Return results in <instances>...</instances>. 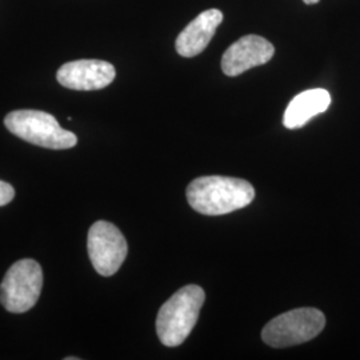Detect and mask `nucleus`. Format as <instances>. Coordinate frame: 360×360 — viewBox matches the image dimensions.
<instances>
[{
    "label": "nucleus",
    "mask_w": 360,
    "mask_h": 360,
    "mask_svg": "<svg viewBox=\"0 0 360 360\" xmlns=\"http://www.w3.org/2000/svg\"><path fill=\"white\" fill-rule=\"evenodd\" d=\"M255 190L247 180L229 176H202L187 187V200L199 214L218 217L248 206Z\"/></svg>",
    "instance_id": "obj_1"
},
{
    "label": "nucleus",
    "mask_w": 360,
    "mask_h": 360,
    "mask_svg": "<svg viewBox=\"0 0 360 360\" xmlns=\"http://www.w3.org/2000/svg\"><path fill=\"white\" fill-rule=\"evenodd\" d=\"M206 294L202 287L190 284L168 299L160 307L156 318V333L162 345L178 347L198 322Z\"/></svg>",
    "instance_id": "obj_2"
},
{
    "label": "nucleus",
    "mask_w": 360,
    "mask_h": 360,
    "mask_svg": "<svg viewBox=\"0 0 360 360\" xmlns=\"http://www.w3.org/2000/svg\"><path fill=\"white\" fill-rule=\"evenodd\" d=\"M7 129L26 142L50 150L75 147L77 135L62 129L55 116L37 110H18L4 119Z\"/></svg>",
    "instance_id": "obj_3"
},
{
    "label": "nucleus",
    "mask_w": 360,
    "mask_h": 360,
    "mask_svg": "<svg viewBox=\"0 0 360 360\" xmlns=\"http://www.w3.org/2000/svg\"><path fill=\"white\" fill-rule=\"evenodd\" d=\"M326 316L316 309H296L276 316L266 324L262 339L274 348H285L306 343L321 334Z\"/></svg>",
    "instance_id": "obj_4"
},
{
    "label": "nucleus",
    "mask_w": 360,
    "mask_h": 360,
    "mask_svg": "<svg viewBox=\"0 0 360 360\" xmlns=\"http://www.w3.org/2000/svg\"><path fill=\"white\" fill-rule=\"evenodd\" d=\"M43 288V271L38 262L22 259L13 263L0 284V302L3 307L23 314L32 309Z\"/></svg>",
    "instance_id": "obj_5"
},
{
    "label": "nucleus",
    "mask_w": 360,
    "mask_h": 360,
    "mask_svg": "<svg viewBox=\"0 0 360 360\" xmlns=\"http://www.w3.org/2000/svg\"><path fill=\"white\" fill-rule=\"evenodd\" d=\"M87 248L94 269L102 276L116 274L129 252L123 233L105 220H99L91 226Z\"/></svg>",
    "instance_id": "obj_6"
},
{
    "label": "nucleus",
    "mask_w": 360,
    "mask_h": 360,
    "mask_svg": "<svg viewBox=\"0 0 360 360\" xmlns=\"http://www.w3.org/2000/svg\"><path fill=\"white\" fill-rule=\"evenodd\" d=\"M116 77L115 67L103 60L83 59L62 65L58 70V82L70 90H102Z\"/></svg>",
    "instance_id": "obj_7"
},
{
    "label": "nucleus",
    "mask_w": 360,
    "mask_h": 360,
    "mask_svg": "<svg viewBox=\"0 0 360 360\" xmlns=\"http://www.w3.org/2000/svg\"><path fill=\"white\" fill-rule=\"evenodd\" d=\"M274 53L275 49L267 39L245 35L223 53L221 70L227 77H238L254 67L269 63Z\"/></svg>",
    "instance_id": "obj_8"
},
{
    "label": "nucleus",
    "mask_w": 360,
    "mask_h": 360,
    "mask_svg": "<svg viewBox=\"0 0 360 360\" xmlns=\"http://www.w3.org/2000/svg\"><path fill=\"white\" fill-rule=\"evenodd\" d=\"M223 22V13L217 8L199 13L176 38L175 49L183 58H193L205 51Z\"/></svg>",
    "instance_id": "obj_9"
},
{
    "label": "nucleus",
    "mask_w": 360,
    "mask_h": 360,
    "mask_svg": "<svg viewBox=\"0 0 360 360\" xmlns=\"http://www.w3.org/2000/svg\"><path fill=\"white\" fill-rule=\"evenodd\" d=\"M330 104L331 95L323 89L307 90L296 95L284 112V127L290 129L303 127L314 116L326 112Z\"/></svg>",
    "instance_id": "obj_10"
},
{
    "label": "nucleus",
    "mask_w": 360,
    "mask_h": 360,
    "mask_svg": "<svg viewBox=\"0 0 360 360\" xmlns=\"http://www.w3.org/2000/svg\"><path fill=\"white\" fill-rule=\"evenodd\" d=\"M13 196H15V190L13 186L10 183L0 180V207L6 206L10 202H13Z\"/></svg>",
    "instance_id": "obj_11"
},
{
    "label": "nucleus",
    "mask_w": 360,
    "mask_h": 360,
    "mask_svg": "<svg viewBox=\"0 0 360 360\" xmlns=\"http://www.w3.org/2000/svg\"><path fill=\"white\" fill-rule=\"evenodd\" d=\"M306 4H309V6H312V4H316V3H319V0H303Z\"/></svg>",
    "instance_id": "obj_12"
}]
</instances>
